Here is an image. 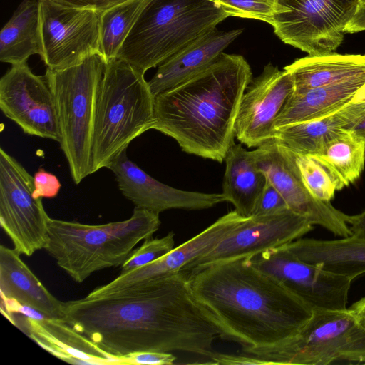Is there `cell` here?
I'll use <instances>...</instances> for the list:
<instances>
[{
	"label": "cell",
	"instance_id": "obj_13",
	"mask_svg": "<svg viewBox=\"0 0 365 365\" xmlns=\"http://www.w3.org/2000/svg\"><path fill=\"white\" fill-rule=\"evenodd\" d=\"M313 230L307 218L289 208L266 215L246 217L210 252L185 266L180 272H191L210 265L251 257L285 246Z\"/></svg>",
	"mask_w": 365,
	"mask_h": 365
},
{
	"label": "cell",
	"instance_id": "obj_4",
	"mask_svg": "<svg viewBox=\"0 0 365 365\" xmlns=\"http://www.w3.org/2000/svg\"><path fill=\"white\" fill-rule=\"evenodd\" d=\"M160 224L159 214L138 207L127 220L103 225L49 217L45 250L81 283L97 271L121 267L138 243L152 237Z\"/></svg>",
	"mask_w": 365,
	"mask_h": 365
},
{
	"label": "cell",
	"instance_id": "obj_40",
	"mask_svg": "<svg viewBox=\"0 0 365 365\" xmlns=\"http://www.w3.org/2000/svg\"><path fill=\"white\" fill-rule=\"evenodd\" d=\"M349 309L355 314L365 327V297L354 302Z\"/></svg>",
	"mask_w": 365,
	"mask_h": 365
},
{
	"label": "cell",
	"instance_id": "obj_32",
	"mask_svg": "<svg viewBox=\"0 0 365 365\" xmlns=\"http://www.w3.org/2000/svg\"><path fill=\"white\" fill-rule=\"evenodd\" d=\"M229 16L253 19L269 24L275 12L277 0H209Z\"/></svg>",
	"mask_w": 365,
	"mask_h": 365
},
{
	"label": "cell",
	"instance_id": "obj_10",
	"mask_svg": "<svg viewBox=\"0 0 365 365\" xmlns=\"http://www.w3.org/2000/svg\"><path fill=\"white\" fill-rule=\"evenodd\" d=\"M34 177L0 148V224L19 254L31 256L48 242L49 216L35 198Z\"/></svg>",
	"mask_w": 365,
	"mask_h": 365
},
{
	"label": "cell",
	"instance_id": "obj_31",
	"mask_svg": "<svg viewBox=\"0 0 365 365\" xmlns=\"http://www.w3.org/2000/svg\"><path fill=\"white\" fill-rule=\"evenodd\" d=\"M175 234L168 232L160 238H147L142 245L133 250L121 265L120 273L127 272L152 263L168 254L174 248Z\"/></svg>",
	"mask_w": 365,
	"mask_h": 365
},
{
	"label": "cell",
	"instance_id": "obj_1",
	"mask_svg": "<svg viewBox=\"0 0 365 365\" xmlns=\"http://www.w3.org/2000/svg\"><path fill=\"white\" fill-rule=\"evenodd\" d=\"M62 320L110 355L182 351L210 358L221 331L182 272L98 298L63 302Z\"/></svg>",
	"mask_w": 365,
	"mask_h": 365
},
{
	"label": "cell",
	"instance_id": "obj_41",
	"mask_svg": "<svg viewBox=\"0 0 365 365\" xmlns=\"http://www.w3.org/2000/svg\"><path fill=\"white\" fill-rule=\"evenodd\" d=\"M349 131L356 138L365 142V115L361 118L354 125L351 127Z\"/></svg>",
	"mask_w": 365,
	"mask_h": 365
},
{
	"label": "cell",
	"instance_id": "obj_28",
	"mask_svg": "<svg viewBox=\"0 0 365 365\" xmlns=\"http://www.w3.org/2000/svg\"><path fill=\"white\" fill-rule=\"evenodd\" d=\"M150 0H128L101 14L99 54L106 63L118 53Z\"/></svg>",
	"mask_w": 365,
	"mask_h": 365
},
{
	"label": "cell",
	"instance_id": "obj_3",
	"mask_svg": "<svg viewBox=\"0 0 365 365\" xmlns=\"http://www.w3.org/2000/svg\"><path fill=\"white\" fill-rule=\"evenodd\" d=\"M252 79L243 56L222 52L196 75L154 97L153 129L173 138L187 153L222 163Z\"/></svg>",
	"mask_w": 365,
	"mask_h": 365
},
{
	"label": "cell",
	"instance_id": "obj_15",
	"mask_svg": "<svg viewBox=\"0 0 365 365\" xmlns=\"http://www.w3.org/2000/svg\"><path fill=\"white\" fill-rule=\"evenodd\" d=\"M0 108L24 133L60 141L54 98L45 76L27 62L12 65L0 79Z\"/></svg>",
	"mask_w": 365,
	"mask_h": 365
},
{
	"label": "cell",
	"instance_id": "obj_38",
	"mask_svg": "<svg viewBox=\"0 0 365 365\" xmlns=\"http://www.w3.org/2000/svg\"><path fill=\"white\" fill-rule=\"evenodd\" d=\"M347 223L351 235L365 239V210L357 215H348Z\"/></svg>",
	"mask_w": 365,
	"mask_h": 365
},
{
	"label": "cell",
	"instance_id": "obj_19",
	"mask_svg": "<svg viewBox=\"0 0 365 365\" xmlns=\"http://www.w3.org/2000/svg\"><path fill=\"white\" fill-rule=\"evenodd\" d=\"M24 331L43 349L70 364H124L123 358L108 354L62 319L44 317H18Z\"/></svg>",
	"mask_w": 365,
	"mask_h": 365
},
{
	"label": "cell",
	"instance_id": "obj_7",
	"mask_svg": "<svg viewBox=\"0 0 365 365\" xmlns=\"http://www.w3.org/2000/svg\"><path fill=\"white\" fill-rule=\"evenodd\" d=\"M106 61L95 54L61 70L46 69L53 95L59 144L76 184L91 173V147L96 104Z\"/></svg>",
	"mask_w": 365,
	"mask_h": 365
},
{
	"label": "cell",
	"instance_id": "obj_20",
	"mask_svg": "<svg viewBox=\"0 0 365 365\" xmlns=\"http://www.w3.org/2000/svg\"><path fill=\"white\" fill-rule=\"evenodd\" d=\"M242 31V29L219 31L215 28L164 61L148 81L153 96L205 69Z\"/></svg>",
	"mask_w": 365,
	"mask_h": 365
},
{
	"label": "cell",
	"instance_id": "obj_39",
	"mask_svg": "<svg viewBox=\"0 0 365 365\" xmlns=\"http://www.w3.org/2000/svg\"><path fill=\"white\" fill-rule=\"evenodd\" d=\"M350 24L359 31H365V0H358L357 9Z\"/></svg>",
	"mask_w": 365,
	"mask_h": 365
},
{
	"label": "cell",
	"instance_id": "obj_2",
	"mask_svg": "<svg viewBox=\"0 0 365 365\" xmlns=\"http://www.w3.org/2000/svg\"><path fill=\"white\" fill-rule=\"evenodd\" d=\"M187 277L193 297L220 328V339L240 344L247 354L282 344L312 314L311 307L249 257Z\"/></svg>",
	"mask_w": 365,
	"mask_h": 365
},
{
	"label": "cell",
	"instance_id": "obj_12",
	"mask_svg": "<svg viewBox=\"0 0 365 365\" xmlns=\"http://www.w3.org/2000/svg\"><path fill=\"white\" fill-rule=\"evenodd\" d=\"M39 1L40 56L47 68L65 69L99 54L101 14Z\"/></svg>",
	"mask_w": 365,
	"mask_h": 365
},
{
	"label": "cell",
	"instance_id": "obj_37",
	"mask_svg": "<svg viewBox=\"0 0 365 365\" xmlns=\"http://www.w3.org/2000/svg\"><path fill=\"white\" fill-rule=\"evenodd\" d=\"M211 361L203 364L220 365H270L269 362L253 355H232L227 354H213L210 358Z\"/></svg>",
	"mask_w": 365,
	"mask_h": 365
},
{
	"label": "cell",
	"instance_id": "obj_9",
	"mask_svg": "<svg viewBox=\"0 0 365 365\" xmlns=\"http://www.w3.org/2000/svg\"><path fill=\"white\" fill-rule=\"evenodd\" d=\"M358 0H277L274 34L309 56L334 53L341 45Z\"/></svg>",
	"mask_w": 365,
	"mask_h": 365
},
{
	"label": "cell",
	"instance_id": "obj_21",
	"mask_svg": "<svg viewBox=\"0 0 365 365\" xmlns=\"http://www.w3.org/2000/svg\"><path fill=\"white\" fill-rule=\"evenodd\" d=\"M1 296L31 307L49 318L62 319L63 302L55 297L41 282L20 255L0 245Z\"/></svg>",
	"mask_w": 365,
	"mask_h": 365
},
{
	"label": "cell",
	"instance_id": "obj_14",
	"mask_svg": "<svg viewBox=\"0 0 365 365\" xmlns=\"http://www.w3.org/2000/svg\"><path fill=\"white\" fill-rule=\"evenodd\" d=\"M249 259L254 267L278 280L312 310L347 309L352 280L304 262L286 245Z\"/></svg>",
	"mask_w": 365,
	"mask_h": 365
},
{
	"label": "cell",
	"instance_id": "obj_11",
	"mask_svg": "<svg viewBox=\"0 0 365 365\" xmlns=\"http://www.w3.org/2000/svg\"><path fill=\"white\" fill-rule=\"evenodd\" d=\"M252 152L258 168L281 194L289 210L334 235L345 237L351 235L348 215L310 193L301 177L295 153L275 138Z\"/></svg>",
	"mask_w": 365,
	"mask_h": 365
},
{
	"label": "cell",
	"instance_id": "obj_8",
	"mask_svg": "<svg viewBox=\"0 0 365 365\" xmlns=\"http://www.w3.org/2000/svg\"><path fill=\"white\" fill-rule=\"evenodd\" d=\"M274 364H365V327L349 309L313 310L282 344L250 354Z\"/></svg>",
	"mask_w": 365,
	"mask_h": 365
},
{
	"label": "cell",
	"instance_id": "obj_35",
	"mask_svg": "<svg viewBox=\"0 0 365 365\" xmlns=\"http://www.w3.org/2000/svg\"><path fill=\"white\" fill-rule=\"evenodd\" d=\"M124 364L142 365H170L173 364L176 357L170 352L138 351L122 357Z\"/></svg>",
	"mask_w": 365,
	"mask_h": 365
},
{
	"label": "cell",
	"instance_id": "obj_5",
	"mask_svg": "<svg viewBox=\"0 0 365 365\" xmlns=\"http://www.w3.org/2000/svg\"><path fill=\"white\" fill-rule=\"evenodd\" d=\"M144 75L119 58L106 63L96 104L92 174L108 168L135 138L153 129L154 96Z\"/></svg>",
	"mask_w": 365,
	"mask_h": 365
},
{
	"label": "cell",
	"instance_id": "obj_33",
	"mask_svg": "<svg viewBox=\"0 0 365 365\" xmlns=\"http://www.w3.org/2000/svg\"><path fill=\"white\" fill-rule=\"evenodd\" d=\"M288 207L278 190L267 179L266 185L256 205L253 215H272Z\"/></svg>",
	"mask_w": 365,
	"mask_h": 365
},
{
	"label": "cell",
	"instance_id": "obj_24",
	"mask_svg": "<svg viewBox=\"0 0 365 365\" xmlns=\"http://www.w3.org/2000/svg\"><path fill=\"white\" fill-rule=\"evenodd\" d=\"M286 247L300 259L352 281L365 274V239H297Z\"/></svg>",
	"mask_w": 365,
	"mask_h": 365
},
{
	"label": "cell",
	"instance_id": "obj_22",
	"mask_svg": "<svg viewBox=\"0 0 365 365\" xmlns=\"http://www.w3.org/2000/svg\"><path fill=\"white\" fill-rule=\"evenodd\" d=\"M365 115V102L353 101L324 118L276 129L274 138L296 153L318 154Z\"/></svg>",
	"mask_w": 365,
	"mask_h": 365
},
{
	"label": "cell",
	"instance_id": "obj_27",
	"mask_svg": "<svg viewBox=\"0 0 365 365\" xmlns=\"http://www.w3.org/2000/svg\"><path fill=\"white\" fill-rule=\"evenodd\" d=\"M41 56L40 1L24 0L0 33V60L16 65Z\"/></svg>",
	"mask_w": 365,
	"mask_h": 365
},
{
	"label": "cell",
	"instance_id": "obj_36",
	"mask_svg": "<svg viewBox=\"0 0 365 365\" xmlns=\"http://www.w3.org/2000/svg\"><path fill=\"white\" fill-rule=\"evenodd\" d=\"M58 6L78 9L92 10L98 14H102L119 4L128 0H48Z\"/></svg>",
	"mask_w": 365,
	"mask_h": 365
},
{
	"label": "cell",
	"instance_id": "obj_23",
	"mask_svg": "<svg viewBox=\"0 0 365 365\" xmlns=\"http://www.w3.org/2000/svg\"><path fill=\"white\" fill-rule=\"evenodd\" d=\"M365 86V77L306 90H295L277 116L274 128L317 120L353 101Z\"/></svg>",
	"mask_w": 365,
	"mask_h": 365
},
{
	"label": "cell",
	"instance_id": "obj_17",
	"mask_svg": "<svg viewBox=\"0 0 365 365\" xmlns=\"http://www.w3.org/2000/svg\"><path fill=\"white\" fill-rule=\"evenodd\" d=\"M108 169L113 173L120 191L135 207L157 214L171 209H209L226 201L222 193L185 191L157 180L128 158L127 149Z\"/></svg>",
	"mask_w": 365,
	"mask_h": 365
},
{
	"label": "cell",
	"instance_id": "obj_18",
	"mask_svg": "<svg viewBox=\"0 0 365 365\" xmlns=\"http://www.w3.org/2000/svg\"><path fill=\"white\" fill-rule=\"evenodd\" d=\"M245 218L235 210L231 211L160 259L120 273L110 282L96 288L86 297H101L136 283L180 272L185 266L210 252Z\"/></svg>",
	"mask_w": 365,
	"mask_h": 365
},
{
	"label": "cell",
	"instance_id": "obj_25",
	"mask_svg": "<svg viewBox=\"0 0 365 365\" xmlns=\"http://www.w3.org/2000/svg\"><path fill=\"white\" fill-rule=\"evenodd\" d=\"M225 171L222 194L241 216L253 215L267 182V178L255 162L253 152L234 142L225 157Z\"/></svg>",
	"mask_w": 365,
	"mask_h": 365
},
{
	"label": "cell",
	"instance_id": "obj_29",
	"mask_svg": "<svg viewBox=\"0 0 365 365\" xmlns=\"http://www.w3.org/2000/svg\"><path fill=\"white\" fill-rule=\"evenodd\" d=\"M344 179L347 186L360 177L365 163V142L349 130L327 144L319 153Z\"/></svg>",
	"mask_w": 365,
	"mask_h": 365
},
{
	"label": "cell",
	"instance_id": "obj_6",
	"mask_svg": "<svg viewBox=\"0 0 365 365\" xmlns=\"http://www.w3.org/2000/svg\"><path fill=\"white\" fill-rule=\"evenodd\" d=\"M228 16L209 0H150L117 58L145 74Z\"/></svg>",
	"mask_w": 365,
	"mask_h": 365
},
{
	"label": "cell",
	"instance_id": "obj_42",
	"mask_svg": "<svg viewBox=\"0 0 365 365\" xmlns=\"http://www.w3.org/2000/svg\"><path fill=\"white\" fill-rule=\"evenodd\" d=\"M354 101L365 102V86L359 91Z\"/></svg>",
	"mask_w": 365,
	"mask_h": 365
},
{
	"label": "cell",
	"instance_id": "obj_26",
	"mask_svg": "<svg viewBox=\"0 0 365 365\" xmlns=\"http://www.w3.org/2000/svg\"><path fill=\"white\" fill-rule=\"evenodd\" d=\"M284 69L292 76L295 90H306L365 77V54L308 56Z\"/></svg>",
	"mask_w": 365,
	"mask_h": 365
},
{
	"label": "cell",
	"instance_id": "obj_30",
	"mask_svg": "<svg viewBox=\"0 0 365 365\" xmlns=\"http://www.w3.org/2000/svg\"><path fill=\"white\" fill-rule=\"evenodd\" d=\"M295 155L303 182L317 199L330 202L336 191L347 186L341 175L319 155L295 153Z\"/></svg>",
	"mask_w": 365,
	"mask_h": 365
},
{
	"label": "cell",
	"instance_id": "obj_34",
	"mask_svg": "<svg viewBox=\"0 0 365 365\" xmlns=\"http://www.w3.org/2000/svg\"><path fill=\"white\" fill-rule=\"evenodd\" d=\"M34 177L35 198H53L59 192L61 184L58 178L53 173L43 168H39Z\"/></svg>",
	"mask_w": 365,
	"mask_h": 365
},
{
	"label": "cell",
	"instance_id": "obj_16",
	"mask_svg": "<svg viewBox=\"0 0 365 365\" xmlns=\"http://www.w3.org/2000/svg\"><path fill=\"white\" fill-rule=\"evenodd\" d=\"M294 91L289 71L266 65L242 96L235 124L237 139L248 148H257L274 138L275 120Z\"/></svg>",
	"mask_w": 365,
	"mask_h": 365
}]
</instances>
